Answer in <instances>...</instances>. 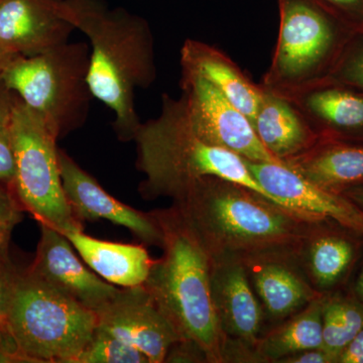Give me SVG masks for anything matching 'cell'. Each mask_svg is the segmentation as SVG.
I'll return each mask as SVG.
<instances>
[{"label": "cell", "instance_id": "5", "mask_svg": "<svg viewBox=\"0 0 363 363\" xmlns=\"http://www.w3.org/2000/svg\"><path fill=\"white\" fill-rule=\"evenodd\" d=\"M96 327L92 310L30 269L18 272L4 330L26 362L75 363Z\"/></svg>", "mask_w": 363, "mask_h": 363}, {"label": "cell", "instance_id": "1", "mask_svg": "<svg viewBox=\"0 0 363 363\" xmlns=\"http://www.w3.org/2000/svg\"><path fill=\"white\" fill-rule=\"evenodd\" d=\"M212 262L298 259L313 223L252 189L218 177L196 182L174 201Z\"/></svg>", "mask_w": 363, "mask_h": 363}, {"label": "cell", "instance_id": "27", "mask_svg": "<svg viewBox=\"0 0 363 363\" xmlns=\"http://www.w3.org/2000/svg\"><path fill=\"white\" fill-rule=\"evenodd\" d=\"M18 271L11 264L9 252H0V329L6 327Z\"/></svg>", "mask_w": 363, "mask_h": 363}, {"label": "cell", "instance_id": "26", "mask_svg": "<svg viewBox=\"0 0 363 363\" xmlns=\"http://www.w3.org/2000/svg\"><path fill=\"white\" fill-rule=\"evenodd\" d=\"M23 207L11 188L0 183V250L9 252L14 227L21 220Z\"/></svg>", "mask_w": 363, "mask_h": 363}, {"label": "cell", "instance_id": "12", "mask_svg": "<svg viewBox=\"0 0 363 363\" xmlns=\"http://www.w3.org/2000/svg\"><path fill=\"white\" fill-rule=\"evenodd\" d=\"M59 162L67 201L79 220L104 219L125 227L145 245L161 247L162 230L152 211H138L109 195L64 150L59 149Z\"/></svg>", "mask_w": 363, "mask_h": 363}, {"label": "cell", "instance_id": "24", "mask_svg": "<svg viewBox=\"0 0 363 363\" xmlns=\"http://www.w3.org/2000/svg\"><path fill=\"white\" fill-rule=\"evenodd\" d=\"M363 327V303L347 298H324L322 308L323 348L337 362L345 346Z\"/></svg>", "mask_w": 363, "mask_h": 363}, {"label": "cell", "instance_id": "11", "mask_svg": "<svg viewBox=\"0 0 363 363\" xmlns=\"http://www.w3.org/2000/svg\"><path fill=\"white\" fill-rule=\"evenodd\" d=\"M247 161L250 173L272 201L312 222L333 221L363 236V212L343 194L315 185L285 164Z\"/></svg>", "mask_w": 363, "mask_h": 363}, {"label": "cell", "instance_id": "35", "mask_svg": "<svg viewBox=\"0 0 363 363\" xmlns=\"http://www.w3.org/2000/svg\"><path fill=\"white\" fill-rule=\"evenodd\" d=\"M343 193L345 197H347L355 205H357L358 208L363 212V187H352Z\"/></svg>", "mask_w": 363, "mask_h": 363}, {"label": "cell", "instance_id": "8", "mask_svg": "<svg viewBox=\"0 0 363 363\" xmlns=\"http://www.w3.org/2000/svg\"><path fill=\"white\" fill-rule=\"evenodd\" d=\"M16 179L13 192L26 211L61 233L82 228L67 201L60 171L58 138L44 118L16 96L11 121Z\"/></svg>", "mask_w": 363, "mask_h": 363}, {"label": "cell", "instance_id": "34", "mask_svg": "<svg viewBox=\"0 0 363 363\" xmlns=\"http://www.w3.org/2000/svg\"><path fill=\"white\" fill-rule=\"evenodd\" d=\"M16 95L11 92L0 78V124L9 123Z\"/></svg>", "mask_w": 363, "mask_h": 363}, {"label": "cell", "instance_id": "28", "mask_svg": "<svg viewBox=\"0 0 363 363\" xmlns=\"http://www.w3.org/2000/svg\"><path fill=\"white\" fill-rule=\"evenodd\" d=\"M14 179H16V154H14L11 126L9 123H7L0 124V183L13 190Z\"/></svg>", "mask_w": 363, "mask_h": 363}, {"label": "cell", "instance_id": "6", "mask_svg": "<svg viewBox=\"0 0 363 363\" xmlns=\"http://www.w3.org/2000/svg\"><path fill=\"white\" fill-rule=\"evenodd\" d=\"M90 52L84 42H67L35 56H16L1 69L0 78L60 140L89 117L94 98L88 82Z\"/></svg>", "mask_w": 363, "mask_h": 363}, {"label": "cell", "instance_id": "20", "mask_svg": "<svg viewBox=\"0 0 363 363\" xmlns=\"http://www.w3.org/2000/svg\"><path fill=\"white\" fill-rule=\"evenodd\" d=\"M100 278L121 288L143 286L155 259L143 245L97 240L76 228L62 233Z\"/></svg>", "mask_w": 363, "mask_h": 363}, {"label": "cell", "instance_id": "16", "mask_svg": "<svg viewBox=\"0 0 363 363\" xmlns=\"http://www.w3.org/2000/svg\"><path fill=\"white\" fill-rule=\"evenodd\" d=\"M264 317L284 321L322 297L295 257H266L245 262Z\"/></svg>", "mask_w": 363, "mask_h": 363}, {"label": "cell", "instance_id": "10", "mask_svg": "<svg viewBox=\"0 0 363 363\" xmlns=\"http://www.w3.org/2000/svg\"><path fill=\"white\" fill-rule=\"evenodd\" d=\"M97 328L140 351L150 363H162L178 332L143 286L121 288L96 313Z\"/></svg>", "mask_w": 363, "mask_h": 363}, {"label": "cell", "instance_id": "30", "mask_svg": "<svg viewBox=\"0 0 363 363\" xmlns=\"http://www.w3.org/2000/svg\"><path fill=\"white\" fill-rule=\"evenodd\" d=\"M164 362H207L204 351L191 340L177 341L167 354Z\"/></svg>", "mask_w": 363, "mask_h": 363}, {"label": "cell", "instance_id": "33", "mask_svg": "<svg viewBox=\"0 0 363 363\" xmlns=\"http://www.w3.org/2000/svg\"><path fill=\"white\" fill-rule=\"evenodd\" d=\"M337 362L363 363V327L355 337L341 351Z\"/></svg>", "mask_w": 363, "mask_h": 363}, {"label": "cell", "instance_id": "25", "mask_svg": "<svg viewBox=\"0 0 363 363\" xmlns=\"http://www.w3.org/2000/svg\"><path fill=\"white\" fill-rule=\"evenodd\" d=\"M75 363H150L147 357L96 327L94 335Z\"/></svg>", "mask_w": 363, "mask_h": 363}, {"label": "cell", "instance_id": "18", "mask_svg": "<svg viewBox=\"0 0 363 363\" xmlns=\"http://www.w3.org/2000/svg\"><path fill=\"white\" fill-rule=\"evenodd\" d=\"M182 71L192 72L214 85L250 123L262 102V89L220 50L204 42L188 39L180 51Z\"/></svg>", "mask_w": 363, "mask_h": 363}, {"label": "cell", "instance_id": "4", "mask_svg": "<svg viewBox=\"0 0 363 363\" xmlns=\"http://www.w3.org/2000/svg\"><path fill=\"white\" fill-rule=\"evenodd\" d=\"M133 142L138 150L136 167L145 175L140 186L143 199L171 198L176 201L196 182L218 177L252 189L272 201L243 157L196 135L182 96L177 99L162 95L159 116L140 123Z\"/></svg>", "mask_w": 363, "mask_h": 363}, {"label": "cell", "instance_id": "37", "mask_svg": "<svg viewBox=\"0 0 363 363\" xmlns=\"http://www.w3.org/2000/svg\"><path fill=\"white\" fill-rule=\"evenodd\" d=\"M355 293H357V298H359L360 302L363 303V269L360 272L359 277L355 285Z\"/></svg>", "mask_w": 363, "mask_h": 363}, {"label": "cell", "instance_id": "31", "mask_svg": "<svg viewBox=\"0 0 363 363\" xmlns=\"http://www.w3.org/2000/svg\"><path fill=\"white\" fill-rule=\"evenodd\" d=\"M338 18H358L363 16V0H317Z\"/></svg>", "mask_w": 363, "mask_h": 363}, {"label": "cell", "instance_id": "7", "mask_svg": "<svg viewBox=\"0 0 363 363\" xmlns=\"http://www.w3.org/2000/svg\"><path fill=\"white\" fill-rule=\"evenodd\" d=\"M278 40L260 85L286 95L330 76L341 18L317 0H278Z\"/></svg>", "mask_w": 363, "mask_h": 363}, {"label": "cell", "instance_id": "15", "mask_svg": "<svg viewBox=\"0 0 363 363\" xmlns=\"http://www.w3.org/2000/svg\"><path fill=\"white\" fill-rule=\"evenodd\" d=\"M211 292L226 342L255 350L264 313L245 264L234 260L212 262Z\"/></svg>", "mask_w": 363, "mask_h": 363}, {"label": "cell", "instance_id": "19", "mask_svg": "<svg viewBox=\"0 0 363 363\" xmlns=\"http://www.w3.org/2000/svg\"><path fill=\"white\" fill-rule=\"evenodd\" d=\"M281 96L300 109L320 136L363 133V94L335 86L330 79Z\"/></svg>", "mask_w": 363, "mask_h": 363}, {"label": "cell", "instance_id": "39", "mask_svg": "<svg viewBox=\"0 0 363 363\" xmlns=\"http://www.w3.org/2000/svg\"><path fill=\"white\" fill-rule=\"evenodd\" d=\"M0 252H2V250H0Z\"/></svg>", "mask_w": 363, "mask_h": 363}, {"label": "cell", "instance_id": "32", "mask_svg": "<svg viewBox=\"0 0 363 363\" xmlns=\"http://www.w3.org/2000/svg\"><path fill=\"white\" fill-rule=\"evenodd\" d=\"M336 362L323 347L314 348L289 355L279 363H332Z\"/></svg>", "mask_w": 363, "mask_h": 363}, {"label": "cell", "instance_id": "17", "mask_svg": "<svg viewBox=\"0 0 363 363\" xmlns=\"http://www.w3.org/2000/svg\"><path fill=\"white\" fill-rule=\"evenodd\" d=\"M262 89V102L252 121L253 130L272 156L285 164L311 149L321 136L291 100Z\"/></svg>", "mask_w": 363, "mask_h": 363}, {"label": "cell", "instance_id": "38", "mask_svg": "<svg viewBox=\"0 0 363 363\" xmlns=\"http://www.w3.org/2000/svg\"><path fill=\"white\" fill-rule=\"evenodd\" d=\"M2 330L0 329V340H1Z\"/></svg>", "mask_w": 363, "mask_h": 363}, {"label": "cell", "instance_id": "3", "mask_svg": "<svg viewBox=\"0 0 363 363\" xmlns=\"http://www.w3.org/2000/svg\"><path fill=\"white\" fill-rule=\"evenodd\" d=\"M152 213L162 230V257L143 286L182 340L199 345L208 363H223L226 338L212 298V260L175 204Z\"/></svg>", "mask_w": 363, "mask_h": 363}, {"label": "cell", "instance_id": "21", "mask_svg": "<svg viewBox=\"0 0 363 363\" xmlns=\"http://www.w3.org/2000/svg\"><path fill=\"white\" fill-rule=\"evenodd\" d=\"M286 166L315 185L342 194L363 184V145L320 140L303 154L285 161Z\"/></svg>", "mask_w": 363, "mask_h": 363}, {"label": "cell", "instance_id": "14", "mask_svg": "<svg viewBox=\"0 0 363 363\" xmlns=\"http://www.w3.org/2000/svg\"><path fill=\"white\" fill-rule=\"evenodd\" d=\"M62 7L63 0H0V47L28 57L69 42L75 28Z\"/></svg>", "mask_w": 363, "mask_h": 363}, {"label": "cell", "instance_id": "29", "mask_svg": "<svg viewBox=\"0 0 363 363\" xmlns=\"http://www.w3.org/2000/svg\"><path fill=\"white\" fill-rule=\"evenodd\" d=\"M329 79H337L363 91V47L353 49L340 65L332 70Z\"/></svg>", "mask_w": 363, "mask_h": 363}, {"label": "cell", "instance_id": "36", "mask_svg": "<svg viewBox=\"0 0 363 363\" xmlns=\"http://www.w3.org/2000/svg\"><path fill=\"white\" fill-rule=\"evenodd\" d=\"M16 56L18 55L13 54V52L7 51L4 48L0 47V71L11 59Z\"/></svg>", "mask_w": 363, "mask_h": 363}, {"label": "cell", "instance_id": "22", "mask_svg": "<svg viewBox=\"0 0 363 363\" xmlns=\"http://www.w3.org/2000/svg\"><path fill=\"white\" fill-rule=\"evenodd\" d=\"M324 222L313 223L298 262L318 292L330 290L342 279L354 259V245L344 236L323 231Z\"/></svg>", "mask_w": 363, "mask_h": 363}, {"label": "cell", "instance_id": "23", "mask_svg": "<svg viewBox=\"0 0 363 363\" xmlns=\"http://www.w3.org/2000/svg\"><path fill=\"white\" fill-rule=\"evenodd\" d=\"M323 296L284 320L279 326L260 336L255 345L259 362L279 363L301 351L323 347L322 308Z\"/></svg>", "mask_w": 363, "mask_h": 363}, {"label": "cell", "instance_id": "13", "mask_svg": "<svg viewBox=\"0 0 363 363\" xmlns=\"http://www.w3.org/2000/svg\"><path fill=\"white\" fill-rule=\"evenodd\" d=\"M40 224L37 255L28 269L45 283L96 313L118 293L119 288L107 283L86 267L61 231L49 224Z\"/></svg>", "mask_w": 363, "mask_h": 363}, {"label": "cell", "instance_id": "2", "mask_svg": "<svg viewBox=\"0 0 363 363\" xmlns=\"http://www.w3.org/2000/svg\"><path fill=\"white\" fill-rule=\"evenodd\" d=\"M64 16L90 42L88 82L93 97L111 109L121 142H133L140 128L135 91L157 78L156 49L145 18L105 0H63Z\"/></svg>", "mask_w": 363, "mask_h": 363}, {"label": "cell", "instance_id": "9", "mask_svg": "<svg viewBox=\"0 0 363 363\" xmlns=\"http://www.w3.org/2000/svg\"><path fill=\"white\" fill-rule=\"evenodd\" d=\"M182 98L196 135L250 162H279L262 145L252 123L206 79L182 71Z\"/></svg>", "mask_w": 363, "mask_h": 363}]
</instances>
